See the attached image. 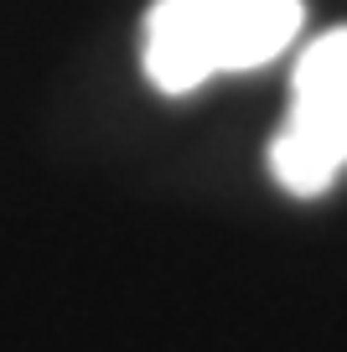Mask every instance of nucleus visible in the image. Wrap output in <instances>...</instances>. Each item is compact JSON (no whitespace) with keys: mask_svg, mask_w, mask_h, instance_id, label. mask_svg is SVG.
<instances>
[{"mask_svg":"<svg viewBox=\"0 0 347 352\" xmlns=\"http://www.w3.org/2000/svg\"><path fill=\"white\" fill-rule=\"evenodd\" d=\"M301 32V0H156L145 16V78L161 94H192L218 73H249Z\"/></svg>","mask_w":347,"mask_h":352,"instance_id":"1","label":"nucleus"},{"mask_svg":"<svg viewBox=\"0 0 347 352\" xmlns=\"http://www.w3.org/2000/svg\"><path fill=\"white\" fill-rule=\"evenodd\" d=\"M347 166V26H332L301 52L291 114L270 145V171L291 197H322Z\"/></svg>","mask_w":347,"mask_h":352,"instance_id":"2","label":"nucleus"}]
</instances>
